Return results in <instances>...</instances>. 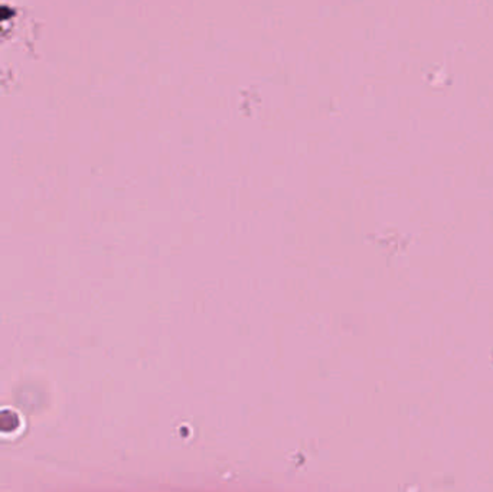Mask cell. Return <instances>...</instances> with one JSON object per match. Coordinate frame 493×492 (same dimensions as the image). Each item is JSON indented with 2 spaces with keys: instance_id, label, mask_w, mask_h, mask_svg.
Listing matches in <instances>:
<instances>
[{
  "instance_id": "obj_1",
  "label": "cell",
  "mask_w": 493,
  "mask_h": 492,
  "mask_svg": "<svg viewBox=\"0 0 493 492\" xmlns=\"http://www.w3.org/2000/svg\"><path fill=\"white\" fill-rule=\"evenodd\" d=\"M12 15V11L6 9V8H0V20H4L6 18H9Z\"/></svg>"
}]
</instances>
